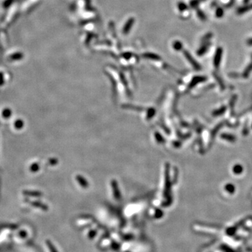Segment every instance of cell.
Masks as SVG:
<instances>
[{
  "instance_id": "cell-1",
  "label": "cell",
  "mask_w": 252,
  "mask_h": 252,
  "mask_svg": "<svg viewBox=\"0 0 252 252\" xmlns=\"http://www.w3.org/2000/svg\"><path fill=\"white\" fill-rule=\"evenodd\" d=\"M11 111H10L9 109H7L4 110V111H3V116H4V117H6V118L9 117V116H11Z\"/></svg>"
},
{
  "instance_id": "cell-2",
  "label": "cell",
  "mask_w": 252,
  "mask_h": 252,
  "mask_svg": "<svg viewBox=\"0 0 252 252\" xmlns=\"http://www.w3.org/2000/svg\"><path fill=\"white\" fill-rule=\"evenodd\" d=\"M15 126H16V128H18V129H20V128H21L22 126H23V122L22 121V120H17V121L16 122V123H15Z\"/></svg>"
},
{
  "instance_id": "cell-3",
  "label": "cell",
  "mask_w": 252,
  "mask_h": 252,
  "mask_svg": "<svg viewBox=\"0 0 252 252\" xmlns=\"http://www.w3.org/2000/svg\"><path fill=\"white\" fill-rule=\"evenodd\" d=\"M49 247H50V248H51V249L52 251H53V252H57V251H55V249H54V247H53V246H52L51 245H50V244H49Z\"/></svg>"
},
{
  "instance_id": "cell-4",
  "label": "cell",
  "mask_w": 252,
  "mask_h": 252,
  "mask_svg": "<svg viewBox=\"0 0 252 252\" xmlns=\"http://www.w3.org/2000/svg\"><path fill=\"white\" fill-rule=\"evenodd\" d=\"M95 234H96V232H95V231H92V232H90V233H89V235H92V236L93 237V236H95Z\"/></svg>"
}]
</instances>
